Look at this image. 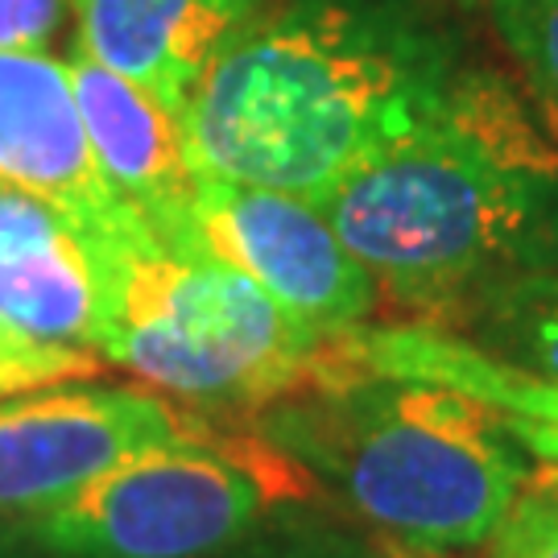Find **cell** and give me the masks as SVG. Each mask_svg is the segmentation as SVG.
<instances>
[{
  "mask_svg": "<svg viewBox=\"0 0 558 558\" xmlns=\"http://www.w3.org/2000/svg\"><path fill=\"white\" fill-rule=\"evenodd\" d=\"M530 117L558 154V0H484Z\"/></svg>",
  "mask_w": 558,
  "mask_h": 558,
  "instance_id": "obj_13",
  "label": "cell"
},
{
  "mask_svg": "<svg viewBox=\"0 0 558 558\" xmlns=\"http://www.w3.org/2000/svg\"><path fill=\"white\" fill-rule=\"evenodd\" d=\"M484 558H558V463H534L484 542Z\"/></svg>",
  "mask_w": 558,
  "mask_h": 558,
  "instance_id": "obj_14",
  "label": "cell"
},
{
  "mask_svg": "<svg viewBox=\"0 0 558 558\" xmlns=\"http://www.w3.org/2000/svg\"><path fill=\"white\" fill-rule=\"evenodd\" d=\"M323 339L203 248L137 236L124 248L117 319L100 360L203 418H253L319 373Z\"/></svg>",
  "mask_w": 558,
  "mask_h": 558,
  "instance_id": "obj_4",
  "label": "cell"
},
{
  "mask_svg": "<svg viewBox=\"0 0 558 558\" xmlns=\"http://www.w3.org/2000/svg\"><path fill=\"white\" fill-rule=\"evenodd\" d=\"M447 336L472 343L476 352L558 389V274L505 286L468 306Z\"/></svg>",
  "mask_w": 558,
  "mask_h": 558,
  "instance_id": "obj_12",
  "label": "cell"
},
{
  "mask_svg": "<svg viewBox=\"0 0 558 558\" xmlns=\"http://www.w3.org/2000/svg\"><path fill=\"white\" fill-rule=\"evenodd\" d=\"M476 62L435 0H269L186 104L199 174L323 203Z\"/></svg>",
  "mask_w": 558,
  "mask_h": 558,
  "instance_id": "obj_1",
  "label": "cell"
},
{
  "mask_svg": "<svg viewBox=\"0 0 558 558\" xmlns=\"http://www.w3.org/2000/svg\"><path fill=\"white\" fill-rule=\"evenodd\" d=\"M71 17V0H0V50H46Z\"/></svg>",
  "mask_w": 558,
  "mask_h": 558,
  "instance_id": "obj_17",
  "label": "cell"
},
{
  "mask_svg": "<svg viewBox=\"0 0 558 558\" xmlns=\"http://www.w3.org/2000/svg\"><path fill=\"white\" fill-rule=\"evenodd\" d=\"M223 558H389L368 534H360L356 525L302 509L294 518L269 525L253 542L236 546Z\"/></svg>",
  "mask_w": 558,
  "mask_h": 558,
  "instance_id": "obj_15",
  "label": "cell"
},
{
  "mask_svg": "<svg viewBox=\"0 0 558 558\" xmlns=\"http://www.w3.org/2000/svg\"><path fill=\"white\" fill-rule=\"evenodd\" d=\"M66 71L104 182L161 244L199 248L191 220L199 170L182 117L83 50L66 59Z\"/></svg>",
  "mask_w": 558,
  "mask_h": 558,
  "instance_id": "obj_10",
  "label": "cell"
},
{
  "mask_svg": "<svg viewBox=\"0 0 558 558\" xmlns=\"http://www.w3.org/2000/svg\"><path fill=\"white\" fill-rule=\"evenodd\" d=\"M319 500L257 430L216 426L120 463L46 513L4 521V534L46 558H223Z\"/></svg>",
  "mask_w": 558,
  "mask_h": 558,
  "instance_id": "obj_5",
  "label": "cell"
},
{
  "mask_svg": "<svg viewBox=\"0 0 558 558\" xmlns=\"http://www.w3.org/2000/svg\"><path fill=\"white\" fill-rule=\"evenodd\" d=\"M389 558L484 550L538 459L484 405L323 348L319 373L248 418Z\"/></svg>",
  "mask_w": 558,
  "mask_h": 558,
  "instance_id": "obj_3",
  "label": "cell"
},
{
  "mask_svg": "<svg viewBox=\"0 0 558 558\" xmlns=\"http://www.w3.org/2000/svg\"><path fill=\"white\" fill-rule=\"evenodd\" d=\"M401 323H451L558 274V154L509 71L472 62L451 100L319 203Z\"/></svg>",
  "mask_w": 558,
  "mask_h": 558,
  "instance_id": "obj_2",
  "label": "cell"
},
{
  "mask_svg": "<svg viewBox=\"0 0 558 558\" xmlns=\"http://www.w3.org/2000/svg\"><path fill=\"white\" fill-rule=\"evenodd\" d=\"M269 0H71L75 50L145 87L174 117L223 46Z\"/></svg>",
  "mask_w": 558,
  "mask_h": 558,
  "instance_id": "obj_11",
  "label": "cell"
},
{
  "mask_svg": "<svg viewBox=\"0 0 558 558\" xmlns=\"http://www.w3.org/2000/svg\"><path fill=\"white\" fill-rule=\"evenodd\" d=\"M129 240L0 182V323L100 356L117 319Z\"/></svg>",
  "mask_w": 558,
  "mask_h": 558,
  "instance_id": "obj_8",
  "label": "cell"
},
{
  "mask_svg": "<svg viewBox=\"0 0 558 558\" xmlns=\"http://www.w3.org/2000/svg\"><path fill=\"white\" fill-rule=\"evenodd\" d=\"M463 4H484V0H463Z\"/></svg>",
  "mask_w": 558,
  "mask_h": 558,
  "instance_id": "obj_19",
  "label": "cell"
},
{
  "mask_svg": "<svg viewBox=\"0 0 558 558\" xmlns=\"http://www.w3.org/2000/svg\"><path fill=\"white\" fill-rule=\"evenodd\" d=\"M104 360L83 348H62V343H41L4 327L0 323V401L66 385V380H92L100 377Z\"/></svg>",
  "mask_w": 558,
  "mask_h": 558,
  "instance_id": "obj_16",
  "label": "cell"
},
{
  "mask_svg": "<svg viewBox=\"0 0 558 558\" xmlns=\"http://www.w3.org/2000/svg\"><path fill=\"white\" fill-rule=\"evenodd\" d=\"M0 558H46V555H38L34 546H25V542H17V538H9V534L0 530Z\"/></svg>",
  "mask_w": 558,
  "mask_h": 558,
  "instance_id": "obj_18",
  "label": "cell"
},
{
  "mask_svg": "<svg viewBox=\"0 0 558 558\" xmlns=\"http://www.w3.org/2000/svg\"><path fill=\"white\" fill-rule=\"evenodd\" d=\"M191 220L203 253L257 281L302 331L323 343L352 336L377 315V281L339 240L319 203L199 174Z\"/></svg>",
  "mask_w": 558,
  "mask_h": 558,
  "instance_id": "obj_7",
  "label": "cell"
},
{
  "mask_svg": "<svg viewBox=\"0 0 558 558\" xmlns=\"http://www.w3.org/2000/svg\"><path fill=\"white\" fill-rule=\"evenodd\" d=\"M0 182L108 236H154L104 182L66 62L0 50Z\"/></svg>",
  "mask_w": 558,
  "mask_h": 558,
  "instance_id": "obj_9",
  "label": "cell"
},
{
  "mask_svg": "<svg viewBox=\"0 0 558 558\" xmlns=\"http://www.w3.org/2000/svg\"><path fill=\"white\" fill-rule=\"evenodd\" d=\"M216 426L149 385H50L4 398L0 521L46 513L120 463Z\"/></svg>",
  "mask_w": 558,
  "mask_h": 558,
  "instance_id": "obj_6",
  "label": "cell"
}]
</instances>
